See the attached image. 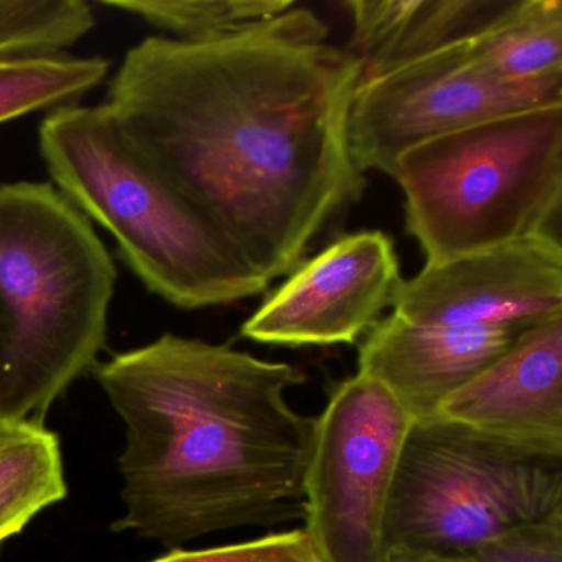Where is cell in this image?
Segmentation results:
<instances>
[{
    "label": "cell",
    "mask_w": 562,
    "mask_h": 562,
    "mask_svg": "<svg viewBox=\"0 0 562 562\" xmlns=\"http://www.w3.org/2000/svg\"><path fill=\"white\" fill-rule=\"evenodd\" d=\"M308 9L228 37H147L108 110L271 284L360 202L348 140L361 61Z\"/></svg>",
    "instance_id": "cell-1"
},
{
    "label": "cell",
    "mask_w": 562,
    "mask_h": 562,
    "mask_svg": "<svg viewBox=\"0 0 562 562\" xmlns=\"http://www.w3.org/2000/svg\"><path fill=\"white\" fill-rule=\"evenodd\" d=\"M93 371L126 427L113 531L180 548L304 521L315 417L289 404L299 368L166 334Z\"/></svg>",
    "instance_id": "cell-2"
},
{
    "label": "cell",
    "mask_w": 562,
    "mask_h": 562,
    "mask_svg": "<svg viewBox=\"0 0 562 562\" xmlns=\"http://www.w3.org/2000/svg\"><path fill=\"white\" fill-rule=\"evenodd\" d=\"M58 192L111 233L124 262L183 311L265 294L269 282L106 104L58 108L38 131Z\"/></svg>",
    "instance_id": "cell-3"
},
{
    "label": "cell",
    "mask_w": 562,
    "mask_h": 562,
    "mask_svg": "<svg viewBox=\"0 0 562 562\" xmlns=\"http://www.w3.org/2000/svg\"><path fill=\"white\" fill-rule=\"evenodd\" d=\"M116 268L50 183H0V417L44 424L93 371L108 338Z\"/></svg>",
    "instance_id": "cell-4"
},
{
    "label": "cell",
    "mask_w": 562,
    "mask_h": 562,
    "mask_svg": "<svg viewBox=\"0 0 562 562\" xmlns=\"http://www.w3.org/2000/svg\"><path fill=\"white\" fill-rule=\"evenodd\" d=\"M393 179L403 192L407 235L426 262L554 233L562 203V104L420 144L401 157Z\"/></svg>",
    "instance_id": "cell-5"
},
{
    "label": "cell",
    "mask_w": 562,
    "mask_h": 562,
    "mask_svg": "<svg viewBox=\"0 0 562 562\" xmlns=\"http://www.w3.org/2000/svg\"><path fill=\"white\" fill-rule=\"evenodd\" d=\"M562 515V456L442 416L414 420L384 519L383 562L469 554L519 526Z\"/></svg>",
    "instance_id": "cell-6"
},
{
    "label": "cell",
    "mask_w": 562,
    "mask_h": 562,
    "mask_svg": "<svg viewBox=\"0 0 562 562\" xmlns=\"http://www.w3.org/2000/svg\"><path fill=\"white\" fill-rule=\"evenodd\" d=\"M414 419L393 394L357 373L337 384L305 472L307 532L321 562H383L384 519Z\"/></svg>",
    "instance_id": "cell-7"
},
{
    "label": "cell",
    "mask_w": 562,
    "mask_h": 562,
    "mask_svg": "<svg viewBox=\"0 0 562 562\" xmlns=\"http://www.w3.org/2000/svg\"><path fill=\"white\" fill-rule=\"evenodd\" d=\"M562 104V78L505 83L473 58L469 41L376 77L361 78L348 121L361 172L393 179L404 154L456 131L536 108Z\"/></svg>",
    "instance_id": "cell-8"
},
{
    "label": "cell",
    "mask_w": 562,
    "mask_h": 562,
    "mask_svg": "<svg viewBox=\"0 0 562 562\" xmlns=\"http://www.w3.org/2000/svg\"><path fill=\"white\" fill-rule=\"evenodd\" d=\"M401 282L393 238L380 229L350 233L289 272L241 335L291 348L358 344L393 307Z\"/></svg>",
    "instance_id": "cell-9"
},
{
    "label": "cell",
    "mask_w": 562,
    "mask_h": 562,
    "mask_svg": "<svg viewBox=\"0 0 562 562\" xmlns=\"http://www.w3.org/2000/svg\"><path fill=\"white\" fill-rule=\"evenodd\" d=\"M393 314L432 327L526 331L562 318V248L544 233L498 248L426 262L403 279Z\"/></svg>",
    "instance_id": "cell-10"
},
{
    "label": "cell",
    "mask_w": 562,
    "mask_h": 562,
    "mask_svg": "<svg viewBox=\"0 0 562 562\" xmlns=\"http://www.w3.org/2000/svg\"><path fill=\"white\" fill-rule=\"evenodd\" d=\"M437 416L562 456V318L519 335L498 360L452 394Z\"/></svg>",
    "instance_id": "cell-11"
},
{
    "label": "cell",
    "mask_w": 562,
    "mask_h": 562,
    "mask_svg": "<svg viewBox=\"0 0 562 562\" xmlns=\"http://www.w3.org/2000/svg\"><path fill=\"white\" fill-rule=\"evenodd\" d=\"M521 334L508 328L417 325L391 314L361 338L358 373L383 384L414 420L427 419Z\"/></svg>",
    "instance_id": "cell-12"
},
{
    "label": "cell",
    "mask_w": 562,
    "mask_h": 562,
    "mask_svg": "<svg viewBox=\"0 0 562 562\" xmlns=\"http://www.w3.org/2000/svg\"><path fill=\"white\" fill-rule=\"evenodd\" d=\"M512 0H350L348 50L376 77L485 31Z\"/></svg>",
    "instance_id": "cell-13"
},
{
    "label": "cell",
    "mask_w": 562,
    "mask_h": 562,
    "mask_svg": "<svg viewBox=\"0 0 562 562\" xmlns=\"http://www.w3.org/2000/svg\"><path fill=\"white\" fill-rule=\"evenodd\" d=\"M469 45L480 67L505 83L562 78V2L512 0Z\"/></svg>",
    "instance_id": "cell-14"
},
{
    "label": "cell",
    "mask_w": 562,
    "mask_h": 562,
    "mask_svg": "<svg viewBox=\"0 0 562 562\" xmlns=\"http://www.w3.org/2000/svg\"><path fill=\"white\" fill-rule=\"evenodd\" d=\"M67 493L57 434L44 424L0 417V542Z\"/></svg>",
    "instance_id": "cell-15"
},
{
    "label": "cell",
    "mask_w": 562,
    "mask_h": 562,
    "mask_svg": "<svg viewBox=\"0 0 562 562\" xmlns=\"http://www.w3.org/2000/svg\"><path fill=\"white\" fill-rule=\"evenodd\" d=\"M111 61L67 54L0 58V124L77 104L106 80Z\"/></svg>",
    "instance_id": "cell-16"
},
{
    "label": "cell",
    "mask_w": 562,
    "mask_h": 562,
    "mask_svg": "<svg viewBox=\"0 0 562 562\" xmlns=\"http://www.w3.org/2000/svg\"><path fill=\"white\" fill-rule=\"evenodd\" d=\"M100 4L189 42L239 34L297 5L294 0H103Z\"/></svg>",
    "instance_id": "cell-17"
},
{
    "label": "cell",
    "mask_w": 562,
    "mask_h": 562,
    "mask_svg": "<svg viewBox=\"0 0 562 562\" xmlns=\"http://www.w3.org/2000/svg\"><path fill=\"white\" fill-rule=\"evenodd\" d=\"M94 25L85 0H0V58L67 54Z\"/></svg>",
    "instance_id": "cell-18"
},
{
    "label": "cell",
    "mask_w": 562,
    "mask_h": 562,
    "mask_svg": "<svg viewBox=\"0 0 562 562\" xmlns=\"http://www.w3.org/2000/svg\"><path fill=\"white\" fill-rule=\"evenodd\" d=\"M149 562H321L304 528L203 549H170Z\"/></svg>",
    "instance_id": "cell-19"
},
{
    "label": "cell",
    "mask_w": 562,
    "mask_h": 562,
    "mask_svg": "<svg viewBox=\"0 0 562 562\" xmlns=\"http://www.w3.org/2000/svg\"><path fill=\"white\" fill-rule=\"evenodd\" d=\"M423 562H562V515L503 532L469 554Z\"/></svg>",
    "instance_id": "cell-20"
}]
</instances>
